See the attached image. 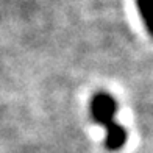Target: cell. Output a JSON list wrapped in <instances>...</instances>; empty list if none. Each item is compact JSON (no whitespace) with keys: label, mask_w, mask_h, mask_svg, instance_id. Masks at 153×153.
<instances>
[{"label":"cell","mask_w":153,"mask_h":153,"mask_svg":"<svg viewBox=\"0 0 153 153\" xmlns=\"http://www.w3.org/2000/svg\"><path fill=\"white\" fill-rule=\"evenodd\" d=\"M136 6L145 30L153 38V0H136Z\"/></svg>","instance_id":"obj_3"},{"label":"cell","mask_w":153,"mask_h":153,"mask_svg":"<svg viewBox=\"0 0 153 153\" xmlns=\"http://www.w3.org/2000/svg\"><path fill=\"white\" fill-rule=\"evenodd\" d=\"M117 109H119V105H117L116 99L108 92H95L89 102L91 119L95 123L102 125L103 128H108L109 125L116 122L114 117L117 114Z\"/></svg>","instance_id":"obj_1"},{"label":"cell","mask_w":153,"mask_h":153,"mask_svg":"<svg viewBox=\"0 0 153 153\" xmlns=\"http://www.w3.org/2000/svg\"><path fill=\"white\" fill-rule=\"evenodd\" d=\"M105 134V147L109 152H117L120 150L125 142H127V130H125L120 123L114 122L113 125H109Z\"/></svg>","instance_id":"obj_2"}]
</instances>
